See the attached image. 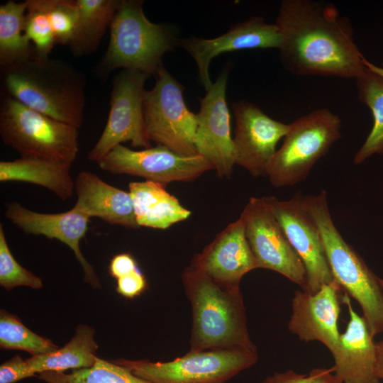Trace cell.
<instances>
[{
	"label": "cell",
	"mask_w": 383,
	"mask_h": 383,
	"mask_svg": "<svg viewBox=\"0 0 383 383\" xmlns=\"http://www.w3.org/2000/svg\"><path fill=\"white\" fill-rule=\"evenodd\" d=\"M340 117L326 108L289 123L283 143L267 168L270 183L282 187L304 181L316 162L340 138Z\"/></svg>",
	"instance_id": "obj_7"
},
{
	"label": "cell",
	"mask_w": 383,
	"mask_h": 383,
	"mask_svg": "<svg viewBox=\"0 0 383 383\" xmlns=\"http://www.w3.org/2000/svg\"><path fill=\"white\" fill-rule=\"evenodd\" d=\"M145 275L138 268L130 274L117 279L116 292L123 296L133 299L140 296L147 289Z\"/></svg>",
	"instance_id": "obj_35"
},
{
	"label": "cell",
	"mask_w": 383,
	"mask_h": 383,
	"mask_svg": "<svg viewBox=\"0 0 383 383\" xmlns=\"http://www.w3.org/2000/svg\"><path fill=\"white\" fill-rule=\"evenodd\" d=\"M268 199L274 216L304 265L306 285L303 291L315 293L333 282L319 231L303 204V196L297 193L286 201Z\"/></svg>",
	"instance_id": "obj_13"
},
{
	"label": "cell",
	"mask_w": 383,
	"mask_h": 383,
	"mask_svg": "<svg viewBox=\"0 0 383 383\" xmlns=\"http://www.w3.org/2000/svg\"><path fill=\"white\" fill-rule=\"evenodd\" d=\"M182 279L192 309L190 351L255 346L239 286L221 284L192 262Z\"/></svg>",
	"instance_id": "obj_3"
},
{
	"label": "cell",
	"mask_w": 383,
	"mask_h": 383,
	"mask_svg": "<svg viewBox=\"0 0 383 383\" xmlns=\"http://www.w3.org/2000/svg\"><path fill=\"white\" fill-rule=\"evenodd\" d=\"M97 163L101 170L113 174L140 177L165 185L195 180L213 169L199 154L184 156L161 145L133 150L119 144Z\"/></svg>",
	"instance_id": "obj_12"
},
{
	"label": "cell",
	"mask_w": 383,
	"mask_h": 383,
	"mask_svg": "<svg viewBox=\"0 0 383 383\" xmlns=\"http://www.w3.org/2000/svg\"><path fill=\"white\" fill-rule=\"evenodd\" d=\"M0 284L7 291L19 286H26L34 289L43 287L40 277L23 267L9 248L3 225L0 224Z\"/></svg>",
	"instance_id": "obj_30"
},
{
	"label": "cell",
	"mask_w": 383,
	"mask_h": 383,
	"mask_svg": "<svg viewBox=\"0 0 383 383\" xmlns=\"http://www.w3.org/2000/svg\"><path fill=\"white\" fill-rule=\"evenodd\" d=\"M71 167L69 164L35 158L21 157L12 161H1L0 181L35 184L65 201L71 198L74 192Z\"/></svg>",
	"instance_id": "obj_22"
},
{
	"label": "cell",
	"mask_w": 383,
	"mask_h": 383,
	"mask_svg": "<svg viewBox=\"0 0 383 383\" xmlns=\"http://www.w3.org/2000/svg\"><path fill=\"white\" fill-rule=\"evenodd\" d=\"M38 377L45 383H152L133 374L126 367L113 361L96 357L89 368L65 372H45Z\"/></svg>",
	"instance_id": "obj_27"
},
{
	"label": "cell",
	"mask_w": 383,
	"mask_h": 383,
	"mask_svg": "<svg viewBox=\"0 0 383 383\" xmlns=\"http://www.w3.org/2000/svg\"><path fill=\"white\" fill-rule=\"evenodd\" d=\"M333 373L332 368H316L312 370L309 375L311 377V383H343V382Z\"/></svg>",
	"instance_id": "obj_37"
},
{
	"label": "cell",
	"mask_w": 383,
	"mask_h": 383,
	"mask_svg": "<svg viewBox=\"0 0 383 383\" xmlns=\"http://www.w3.org/2000/svg\"><path fill=\"white\" fill-rule=\"evenodd\" d=\"M359 100L371 110L372 130L354 157L359 165L374 154H383V77L365 67L355 78Z\"/></svg>",
	"instance_id": "obj_26"
},
{
	"label": "cell",
	"mask_w": 383,
	"mask_h": 383,
	"mask_svg": "<svg viewBox=\"0 0 383 383\" xmlns=\"http://www.w3.org/2000/svg\"><path fill=\"white\" fill-rule=\"evenodd\" d=\"M273 377L276 383H311V376L298 374L292 370L276 372Z\"/></svg>",
	"instance_id": "obj_38"
},
{
	"label": "cell",
	"mask_w": 383,
	"mask_h": 383,
	"mask_svg": "<svg viewBox=\"0 0 383 383\" xmlns=\"http://www.w3.org/2000/svg\"><path fill=\"white\" fill-rule=\"evenodd\" d=\"M26 359L16 355L0 366V383H15L34 377Z\"/></svg>",
	"instance_id": "obj_34"
},
{
	"label": "cell",
	"mask_w": 383,
	"mask_h": 383,
	"mask_svg": "<svg viewBox=\"0 0 383 383\" xmlns=\"http://www.w3.org/2000/svg\"><path fill=\"white\" fill-rule=\"evenodd\" d=\"M262 383H276V382L272 376L267 377L265 379L263 380Z\"/></svg>",
	"instance_id": "obj_41"
},
{
	"label": "cell",
	"mask_w": 383,
	"mask_h": 383,
	"mask_svg": "<svg viewBox=\"0 0 383 383\" xmlns=\"http://www.w3.org/2000/svg\"><path fill=\"white\" fill-rule=\"evenodd\" d=\"M77 200L74 207L111 225L138 228L129 192L107 184L95 173L81 171L74 179Z\"/></svg>",
	"instance_id": "obj_21"
},
{
	"label": "cell",
	"mask_w": 383,
	"mask_h": 383,
	"mask_svg": "<svg viewBox=\"0 0 383 383\" xmlns=\"http://www.w3.org/2000/svg\"><path fill=\"white\" fill-rule=\"evenodd\" d=\"M0 347L20 350L32 356L54 351L59 347L26 327L15 315L5 310L0 312Z\"/></svg>",
	"instance_id": "obj_28"
},
{
	"label": "cell",
	"mask_w": 383,
	"mask_h": 383,
	"mask_svg": "<svg viewBox=\"0 0 383 383\" xmlns=\"http://www.w3.org/2000/svg\"><path fill=\"white\" fill-rule=\"evenodd\" d=\"M377 362L375 372L379 379H383V339L376 343Z\"/></svg>",
	"instance_id": "obj_39"
},
{
	"label": "cell",
	"mask_w": 383,
	"mask_h": 383,
	"mask_svg": "<svg viewBox=\"0 0 383 383\" xmlns=\"http://www.w3.org/2000/svg\"><path fill=\"white\" fill-rule=\"evenodd\" d=\"M138 267L134 257L129 253H121L115 255L111 260L109 271L116 279L135 271Z\"/></svg>",
	"instance_id": "obj_36"
},
{
	"label": "cell",
	"mask_w": 383,
	"mask_h": 383,
	"mask_svg": "<svg viewBox=\"0 0 383 383\" xmlns=\"http://www.w3.org/2000/svg\"><path fill=\"white\" fill-rule=\"evenodd\" d=\"M46 8L56 43L69 45L79 18L76 0H46Z\"/></svg>",
	"instance_id": "obj_32"
},
{
	"label": "cell",
	"mask_w": 383,
	"mask_h": 383,
	"mask_svg": "<svg viewBox=\"0 0 383 383\" xmlns=\"http://www.w3.org/2000/svg\"><path fill=\"white\" fill-rule=\"evenodd\" d=\"M128 188L136 221L152 204L168 193L165 184L148 180L131 182Z\"/></svg>",
	"instance_id": "obj_33"
},
{
	"label": "cell",
	"mask_w": 383,
	"mask_h": 383,
	"mask_svg": "<svg viewBox=\"0 0 383 383\" xmlns=\"http://www.w3.org/2000/svg\"><path fill=\"white\" fill-rule=\"evenodd\" d=\"M364 65L365 66L370 70L371 71L381 75L383 77V67L381 66H377L370 62H369L365 58L364 60Z\"/></svg>",
	"instance_id": "obj_40"
},
{
	"label": "cell",
	"mask_w": 383,
	"mask_h": 383,
	"mask_svg": "<svg viewBox=\"0 0 383 383\" xmlns=\"http://www.w3.org/2000/svg\"><path fill=\"white\" fill-rule=\"evenodd\" d=\"M143 1L121 0L110 25L107 50L101 71L121 68L156 75L163 55L179 44L166 26L151 22L143 9Z\"/></svg>",
	"instance_id": "obj_5"
},
{
	"label": "cell",
	"mask_w": 383,
	"mask_h": 383,
	"mask_svg": "<svg viewBox=\"0 0 383 383\" xmlns=\"http://www.w3.org/2000/svg\"><path fill=\"white\" fill-rule=\"evenodd\" d=\"M191 262L214 281L226 286H239L245 274L258 268L240 217L217 234Z\"/></svg>",
	"instance_id": "obj_19"
},
{
	"label": "cell",
	"mask_w": 383,
	"mask_h": 383,
	"mask_svg": "<svg viewBox=\"0 0 383 383\" xmlns=\"http://www.w3.org/2000/svg\"><path fill=\"white\" fill-rule=\"evenodd\" d=\"M24 34L40 57L49 56L57 44L46 8V0H26Z\"/></svg>",
	"instance_id": "obj_29"
},
{
	"label": "cell",
	"mask_w": 383,
	"mask_h": 383,
	"mask_svg": "<svg viewBox=\"0 0 383 383\" xmlns=\"http://www.w3.org/2000/svg\"><path fill=\"white\" fill-rule=\"evenodd\" d=\"M178 45L195 60L200 81L207 91L213 84L209 67L214 57L239 50L279 49L281 35L275 23H268L262 17L255 16L233 25L226 33L216 38H182L179 39Z\"/></svg>",
	"instance_id": "obj_16"
},
{
	"label": "cell",
	"mask_w": 383,
	"mask_h": 383,
	"mask_svg": "<svg viewBox=\"0 0 383 383\" xmlns=\"http://www.w3.org/2000/svg\"><path fill=\"white\" fill-rule=\"evenodd\" d=\"M5 216L26 233L42 235L68 245L82 265L86 281L93 287H100L94 270L79 246L88 230L89 216L74 206L65 212L43 213L31 211L18 202L6 204Z\"/></svg>",
	"instance_id": "obj_18"
},
{
	"label": "cell",
	"mask_w": 383,
	"mask_h": 383,
	"mask_svg": "<svg viewBox=\"0 0 383 383\" xmlns=\"http://www.w3.org/2000/svg\"><path fill=\"white\" fill-rule=\"evenodd\" d=\"M227 78V71L218 77L206 95L199 99L200 109L196 114L197 152L212 165L220 177H229L235 165L231 116L226 99Z\"/></svg>",
	"instance_id": "obj_15"
},
{
	"label": "cell",
	"mask_w": 383,
	"mask_h": 383,
	"mask_svg": "<svg viewBox=\"0 0 383 383\" xmlns=\"http://www.w3.org/2000/svg\"><path fill=\"white\" fill-rule=\"evenodd\" d=\"M79 18L69 46L74 56L94 52L113 21L121 0H76Z\"/></svg>",
	"instance_id": "obj_24"
},
{
	"label": "cell",
	"mask_w": 383,
	"mask_h": 383,
	"mask_svg": "<svg viewBox=\"0 0 383 383\" xmlns=\"http://www.w3.org/2000/svg\"><path fill=\"white\" fill-rule=\"evenodd\" d=\"M275 24L281 62L293 74L355 79L365 68L351 22L333 4L284 0Z\"/></svg>",
	"instance_id": "obj_1"
},
{
	"label": "cell",
	"mask_w": 383,
	"mask_h": 383,
	"mask_svg": "<svg viewBox=\"0 0 383 383\" xmlns=\"http://www.w3.org/2000/svg\"><path fill=\"white\" fill-rule=\"evenodd\" d=\"M235 117L233 138L235 162L252 176L267 175L276 145L285 136L289 124L274 120L256 104L241 100L232 106Z\"/></svg>",
	"instance_id": "obj_14"
},
{
	"label": "cell",
	"mask_w": 383,
	"mask_h": 383,
	"mask_svg": "<svg viewBox=\"0 0 383 383\" xmlns=\"http://www.w3.org/2000/svg\"><path fill=\"white\" fill-rule=\"evenodd\" d=\"M190 215V211L182 206L174 196L167 193L152 204L137 219V223L139 226L166 229L186 220Z\"/></svg>",
	"instance_id": "obj_31"
},
{
	"label": "cell",
	"mask_w": 383,
	"mask_h": 383,
	"mask_svg": "<svg viewBox=\"0 0 383 383\" xmlns=\"http://www.w3.org/2000/svg\"><path fill=\"white\" fill-rule=\"evenodd\" d=\"M255 346L190 351L168 362L119 358L114 362L152 383H226L257 360Z\"/></svg>",
	"instance_id": "obj_8"
},
{
	"label": "cell",
	"mask_w": 383,
	"mask_h": 383,
	"mask_svg": "<svg viewBox=\"0 0 383 383\" xmlns=\"http://www.w3.org/2000/svg\"><path fill=\"white\" fill-rule=\"evenodd\" d=\"M77 129L30 109L8 94L1 100L0 136L21 157L72 165L79 152Z\"/></svg>",
	"instance_id": "obj_6"
},
{
	"label": "cell",
	"mask_w": 383,
	"mask_h": 383,
	"mask_svg": "<svg viewBox=\"0 0 383 383\" xmlns=\"http://www.w3.org/2000/svg\"><path fill=\"white\" fill-rule=\"evenodd\" d=\"M303 204L319 231L334 280L360 304L373 338L383 333V288L380 278L343 239L333 222L326 192L303 196Z\"/></svg>",
	"instance_id": "obj_4"
},
{
	"label": "cell",
	"mask_w": 383,
	"mask_h": 383,
	"mask_svg": "<svg viewBox=\"0 0 383 383\" xmlns=\"http://www.w3.org/2000/svg\"><path fill=\"white\" fill-rule=\"evenodd\" d=\"M98 345L94 340V329L80 324L73 338L63 347L26 359L33 372H65L92 367L96 359Z\"/></svg>",
	"instance_id": "obj_23"
},
{
	"label": "cell",
	"mask_w": 383,
	"mask_h": 383,
	"mask_svg": "<svg viewBox=\"0 0 383 383\" xmlns=\"http://www.w3.org/2000/svg\"><path fill=\"white\" fill-rule=\"evenodd\" d=\"M153 88L147 91L143 116L150 141L184 156L198 155L195 146L196 114L187 108L184 87L162 65Z\"/></svg>",
	"instance_id": "obj_9"
},
{
	"label": "cell",
	"mask_w": 383,
	"mask_h": 383,
	"mask_svg": "<svg viewBox=\"0 0 383 383\" xmlns=\"http://www.w3.org/2000/svg\"><path fill=\"white\" fill-rule=\"evenodd\" d=\"M381 67H383V62L382 63V66H381Z\"/></svg>",
	"instance_id": "obj_43"
},
{
	"label": "cell",
	"mask_w": 383,
	"mask_h": 383,
	"mask_svg": "<svg viewBox=\"0 0 383 383\" xmlns=\"http://www.w3.org/2000/svg\"><path fill=\"white\" fill-rule=\"evenodd\" d=\"M149 77L128 70H123L115 77L108 120L101 136L89 152L88 160L98 162L114 147L127 141L133 147L151 148L143 116L147 91L145 84Z\"/></svg>",
	"instance_id": "obj_10"
},
{
	"label": "cell",
	"mask_w": 383,
	"mask_h": 383,
	"mask_svg": "<svg viewBox=\"0 0 383 383\" xmlns=\"http://www.w3.org/2000/svg\"><path fill=\"white\" fill-rule=\"evenodd\" d=\"M1 70L6 94L52 118L81 127L86 83L72 65L34 52L27 60Z\"/></svg>",
	"instance_id": "obj_2"
},
{
	"label": "cell",
	"mask_w": 383,
	"mask_h": 383,
	"mask_svg": "<svg viewBox=\"0 0 383 383\" xmlns=\"http://www.w3.org/2000/svg\"><path fill=\"white\" fill-rule=\"evenodd\" d=\"M26 1H8L0 6V66L23 62L35 52L24 34Z\"/></svg>",
	"instance_id": "obj_25"
},
{
	"label": "cell",
	"mask_w": 383,
	"mask_h": 383,
	"mask_svg": "<svg viewBox=\"0 0 383 383\" xmlns=\"http://www.w3.org/2000/svg\"><path fill=\"white\" fill-rule=\"evenodd\" d=\"M342 300L348 306L350 320L332 353L333 373L343 383H380L375 372L376 343L366 321L353 310L348 294Z\"/></svg>",
	"instance_id": "obj_20"
},
{
	"label": "cell",
	"mask_w": 383,
	"mask_h": 383,
	"mask_svg": "<svg viewBox=\"0 0 383 383\" xmlns=\"http://www.w3.org/2000/svg\"><path fill=\"white\" fill-rule=\"evenodd\" d=\"M338 284L323 285L315 293L296 291L292 299L289 330L301 340H318L331 353L337 348L340 333L338 318L340 312Z\"/></svg>",
	"instance_id": "obj_17"
},
{
	"label": "cell",
	"mask_w": 383,
	"mask_h": 383,
	"mask_svg": "<svg viewBox=\"0 0 383 383\" xmlns=\"http://www.w3.org/2000/svg\"><path fill=\"white\" fill-rule=\"evenodd\" d=\"M380 283H381V285H382V287L383 288V279H380Z\"/></svg>",
	"instance_id": "obj_42"
},
{
	"label": "cell",
	"mask_w": 383,
	"mask_h": 383,
	"mask_svg": "<svg viewBox=\"0 0 383 383\" xmlns=\"http://www.w3.org/2000/svg\"><path fill=\"white\" fill-rule=\"evenodd\" d=\"M240 217L257 267L279 272L304 290V265L274 216L268 196L251 197Z\"/></svg>",
	"instance_id": "obj_11"
}]
</instances>
